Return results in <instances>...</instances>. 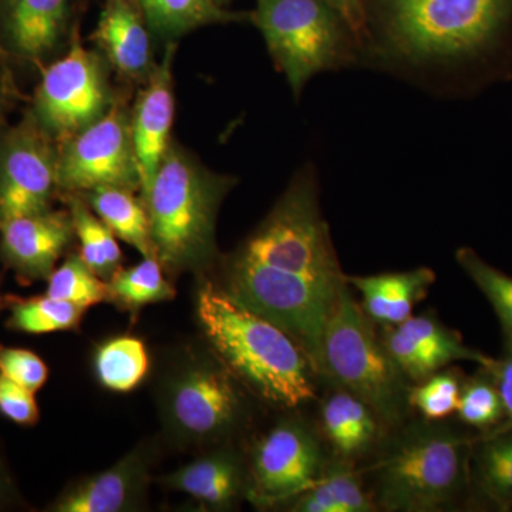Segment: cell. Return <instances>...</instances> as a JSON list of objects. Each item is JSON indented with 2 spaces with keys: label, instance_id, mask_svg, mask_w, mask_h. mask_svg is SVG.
<instances>
[{
  "label": "cell",
  "instance_id": "1",
  "mask_svg": "<svg viewBox=\"0 0 512 512\" xmlns=\"http://www.w3.org/2000/svg\"><path fill=\"white\" fill-rule=\"evenodd\" d=\"M362 64L477 94L512 77V0H367Z\"/></svg>",
  "mask_w": 512,
  "mask_h": 512
},
{
  "label": "cell",
  "instance_id": "2",
  "mask_svg": "<svg viewBox=\"0 0 512 512\" xmlns=\"http://www.w3.org/2000/svg\"><path fill=\"white\" fill-rule=\"evenodd\" d=\"M197 315L215 357L256 396L285 409L315 399L311 363L284 329L211 282L198 291Z\"/></svg>",
  "mask_w": 512,
  "mask_h": 512
},
{
  "label": "cell",
  "instance_id": "3",
  "mask_svg": "<svg viewBox=\"0 0 512 512\" xmlns=\"http://www.w3.org/2000/svg\"><path fill=\"white\" fill-rule=\"evenodd\" d=\"M238 180L214 173L171 141L141 200L150 220L154 255L168 274L210 264L217 252L218 211Z\"/></svg>",
  "mask_w": 512,
  "mask_h": 512
},
{
  "label": "cell",
  "instance_id": "4",
  "mask_svg": "<svg viewBox=\"0 0 512 512\" xmlns=\"http://www.w3.org/2000/svg\"><path fill=\"white\" fill-rule=\"evenodd\" d=\"M477 436L436 421L407 427L375 468L376 505L389 512L451 510L470 494Z\"/></svg>",
  "mask_w": 512,
  "mask_h": 512
},
{
  "label": "cell",
  "instance_id": "5",
  "mask_svg": "<svg viewBox=\"0 0 512 512\" xmlns=\"http://www.w3.org/2000/svg\"><path fill=\"white\" fill-rule=\"evenodd\" d=\"M232 256L339 292L346 275L320 211L319 178L313 164L303 165L265 220Z\"/></svg>",
  "mask_w": 512,
  "mask_h": 512
},
{
  "label": "cell",
  "instance_id": "6",
  "mask_svg": "<svg viewBox=\"0 0 512 512\" xmlns=\"http://www.w3.org/2000/svg\"><path fill=\"white\" fill-rule=\"evenodd\" d=\"M251 20L295 97L315 74L362 64V42L325 0H256Z\"/></svg>",
  "mask_w": 512,
  "mask_h": 512
},
{
  "label": "cell",
  "instance_id": "7",
  "mask_svg": "<svg viewBox=\"0 0 512 512\" xmlns=\"http://www.w3.org/2000/svg\"><path fill=\"white\" fill-rule=\"evenodd\" d=\"M373 325L346 282L323 333L322 373L363 400L380 423L394 426L410 407L409 387Z\"/></svg>",
  "mask_w": 512,
  "mask_h": 512
},
{
  "label": "cell",
  "instance_id": "8",
  "mask_svg": "<svg viewBox=\"0 0 512 512\" xmlns=\"http://www.w3.org/2000/svg\"><path fill=\"white\" fill-rule=\"evenodd\" d=\"M113 104L103 56L74 39L69 53L43 72L29 111L43 131L62 143L101 119Z\"/></svg>",
  "mask_w": 512,
  "mask_h": 512
},
{
  "label": "cell",
  "instance_id": "9",
  "mask_svg": "<svg viewBox=\"0 0 512 512\" xmlns=\"http://www.w3.org/2000/svg\"><path fill=\"white\" fill-rule=\"evenodd\" d=\"M57 187L67 195L100 187L140 190L131 110L126 104L114 101L101 119L59 143Z\"/></svg>",
  "mask_w": 512,
  "mask_h": 512
},
{
  "label": "cell",
  "instance_id": "10",
  "mask_svg": "<svg viewBox=\"0 0 512 512\" xmlns=\"http://www.w3.org/2000/svg\"><path fill=\"white\" fill-rule=\"evenodd\" d=\"M59 143L28 111L15 126L0 123V224L52 210Z\"/></svg>",
  "mask_w": 512,
  "mask_h": 512
},
{
  "label": "cell",
  "instance_id": "11",
  "mask_svg": "<svg viewBox=\"0 0 512 512\" xmlns=\"http://www.w3.org/2000/svg\"><path fill=\"white\" fill-rule=\"evenodd\" d=\"M171 382L165 407L168 423L181 439L208 443L237 427L244 400L237 379L220 360H194Z\"/></svg>",
  "mask_w": 512,
  "mask_h": 512
},
{
  "label": "cell",
  "instance_id": "12",
  "mask_svg": "<svg viewBox=\"0 0 512 512\" xmlns=\"http://www.w3.org/2000/svg\"><path fill=\"white\" fill-rule=\"evenodd\" d=\"M325 463L319 441L306 424L281 421L254 448L249 498L261 507L293 500L319 480Z\"/></svg>",
  "mask_w": 512,
  "mask_h": 512
},
{
  "label": "cell",
  "instance_id": "13",
  "mask_svg": "<svg viewBox=\"0 0 512 512\" xmlns=\"http://www.w3.org/2000/svg\"><path fill=\"white\" fill-rule=\"evenodd\" d=\"M384 348L406 379L419 383L456 362L488 367L494 357L467 346L456 330L434 315L410 316L399 325L383 326Z\"/></svg>",
  "mask_w": 512,
  "mask_h": 512
},
{
  "label": "cell",
  "instance_id": "14",
  "mask_svg": "<svg viewBox=\"0 0 512 512\" xmlns=\"http://www.w3.org/2000/svg\"><path fill=\"white\" fill-rule=\"evenodd\" d=\"M74 237L69 210L13 218L0 224V261L19 284L47 281Z\"/></svg>",
  "mask_w": 512,
  "mask_h": 512
},
{
  "label": "cell",
  "instance_id": "15",
  "mask_svg": "<svg viewBox=\"0 0 512 512\" xmlns=\"http://www.w3.org/2000/svg\"><path fill=\"white\" fill-rule=\"evenodd\" d=\"M175 43H168L163 60L154 66L146 87L131 110V136L140 171L141 197L150 190L171 144L174 121L173 63Z\"/></svg>",
  "mask_w": 512,
  "mask_h": 512
},
{
  "label": "cell",
  "instance_id": "16",
  "mask_svg": "<svg viewBox=\"0 0 512 512\" xmlns=\"http://www.w3.org/2000/svg\"><path fill=\"white\" fill-rule=\"evenodd\" d=\"M74 0H0V35L10 55L37 63L60 46Z\"/></svg>",
  "mask_w": 512,
  "mask_h": 512
},
{
  "label": "cell",
  "instance_id": "17",
  "mask_svg": "<svg viewBox=\"0 0 512 512\" xmlns=\"http://www.w3.org/2000/svg\"><path fill=\"white\" fill-rule=\"evenodd\" d=\"M150 32L136 0H106L93 40L121 76L147 80L156 66Z\"/></svg>",
  "mask_w": 512,
  "mask_h": 512
},
{
  "label": "cell",
  "instance_id": "18",
  "mask_svg": "<svg viewBox=\"0 0 512 512\" xmlns=\"http://www.w3.org/2000/svg\"><path fill=\"white\" fill-rule=\"evenodd\" d=\"M147 484V458L133 451L116 466L72 485L52 504L56 512L131 510Z\"/></svg>",
  "mask_w": 512,
  "mask_h": 512
},
{
  "label": "cell",
  "instance_id": "19",
  "mask_svg": "<svg viewBox=\"0 0 512 512\" xmlns=\"http://www.w3.org/2000/svg\"><path fill=\"white\" fill-rule=\"evenodd\" d=\"M346 282L362 295L360 306L373 322L393 326L413 316L414 306L426 298L436 274L421 266L412 271L346 276Z\"/></svg>",
  "mask_w": 512,
  "mask_h": 512
},
{
  "label": "cell",
  "instance_id": "20",
  "mask_svg": "<svg viewBox=\"0 0 512 512\" xmlns=\"http://www.w3.org/2000/svg\"><path fill=\"white\" fill-rule=\"evenodd\" d=\"M165 484L204 507L227 510L248 490V477L235 454L218 451L181 467L165 478Z\"/></svg>",
  "mask_w": 512,
  "mask_h": 512
},
{
  "label": "cell",
  "instance_id": "21",
  "mask_svg": "<svg viewBox=\"0 0 512 512\" xmlns=\"http://www.w3.org/2000/svg\"><path fill=\"white\" fill-rule=\"evenodd\" d=\"M468 500L480 510L512 511V429L476 437Z\"/></svg>",
  "mask_w": 512,
  "mask_h": 512
},
{
  "label": "cell",
  "instance_id": "22",
  "mask_svg": "<svg viewBox=\"0 0 512 512\" xmlns=\"http://www.w3.org/2000/svg\"><path fill=\"white\" fill-rule=\"evenodd\" d=\"M322 429L343 460L363 456L376 443L380 420L355 394L340 389L322 406Z\"/></svg>",
  "mask_w": 512,
  "mask_h": 512
},
{
  "label": "cell",
  "instance_id": "23",
  "mask_svg": "<svg viewBox=\"0 0 512 512\" xmlns=\"http://www.w3.org/2000/svg\"><path fill=\"white\" fill-rule=\"evenodd\" d=\"M134 192L121 187H100L79 195L117 238L136 248L144 258L156 256L146 204Z\"/></svg>",
  "mask_w": 512,
  "mask_h": 512
},
{
  "label": "cell",
  "instance_id": "24",
  "mask_svg": "<svg viewBox=\"0 0 512 512\" xmlns=\"http://www.w3.org/2000/svg\"><path fill=\"white\" fill-rule=\"evenodd\" d=\"M148 28L165 39H174L202 26L241 20L215 0H136Z\"/></svg>",
  "mask_w": 512,
  "mask_h": 512
},
{
  "label": "cell",
  "instance_id": "25",
  "mask_svg": "<svg viewBox=\"0 0 512 512\" xmlns=\"http://www.w3.org/2000/svg\"><path fill=\"white\" fill-rule=\"evenodd\" d=\"M67 205L72 215L74 234L82 247L80 255L94 274L109 281L123 259L116 235L97 217L82 195H67Z\"/></svg>",
  "mask_w": 512,
  "mask_h": 512
},
{
  "label": "cell",
  "instance_id": "26",
  "mask_svg": "<svg viewBox=\"0 0 512 512\" xmlns=\"http://www.w3.org/2000/svg\"><path fill=\"white\" fill-rule=\"evenodd\" d=\"M5 308H8L10 313L6 326L29 335H46L76 329L86 312L82 306L60 301L47 293L30 298L5 296Z\"/></svg>",
  "mask_w": 512,
  "mask_h": 512
},
{
  "label": "cell",
  "instance_id": "27",
  "mask_svg": "<svg viewBox=\"0 0 512 512\" xmlns=\"http://www.w3.org/2000/svg\"><path fill=\"white\" fill-rule=\"evenodd\" d=\"M107 284L110 302L133 313L151 303L171 301L175 296V288L165 278L163 265L156 256H146L130 268L120 266Z\"/></svg>",
  "mask_w": 512,
  "mask_h": 512
},
{
  "label": "cell",
  "instance_id": "28",
  "mask_svg": "<svg viewBox=\"0 0 512 512\" xmlns=\"http://www.w3.org/2000/svg\"><path fill=\"white\" fill-rule=\"evenodd\" d=\"M94 367L100 383L111 392L128 393L146 379L150 357L143 340L119 336L97 349Z\"/></svg>",
  "mask_w": 512,
  "mask_h": 512
},
{
  "label": "cell",
  "instance_id": "29",
  "mask_svg": "<svg viewBox=\"0 0 512 512\" xmlns=\"http://www.w3.org/2000/svg\"><path fill=\"white\" fill-rule=\"evenodd\" d=\"M456 413L464 426L480 434L490 433L503 423V399L488 367L480 366L476 375L464 380Z\"/></svg>",
  "mask_w": 512,
  "mask_h": 512
},
{
  "label": "cell",
  "instance_id": "30",
  "mask_svg": "<svg viewBox=\"0 0 512 512\" xmlns=\"http://www.w3.org/2000/svg\"><path fill=\"white\" fill-rule=\"evenodd\" d=\"M47 295L87 309L97 303L110 302L109 284L84 262L82 255L72 254L47 279Z\"/></svg>",
  "mask_w": 512,
  "mask_h": 512
},
{
  "label": "cell",
  "instance_id": "31",
  "mask_svg": "<svg viewBox=\"0 0 512 512\" xmlns=\"http://www.w3.org/2000/svg\"><path fill=\"white\" fill-rule=\"evenodd\" d=\"M456 261L493 306L503 336L512 338V276L488 264L473 248H458Z\"/></svg>",
  "mask_w": 512,
  "mask_h": 512
},
{
  "label": "cell",
  "instance_id": "32",
  "mask_svg": "<svg viewBox=\"0 0 512 512\" xmlns=\"http://www.w3.org/2000/svg\"><path fill=\"white\" fill-rule=\"evenodd\" d=\"M464 379L456 370H440L409 389V406L427 421H441L457 412Z\"/></svg>",
  "mask_w": 512,
  "mask_h": 512
},
{
  "label": "cell",
  "instance_id": "33",
  "mask_svg": "<svg viewBox=\"0 0 512 512\" xmlns=\"http://www.w3.org/2000/svg\"><path fill=\"white\" fill-rule=\"evenodd\" d=\"M320 481L329 488L336 498L342 512H372L377 505L370 495H367L360 481L359 474L350 467L346 460L325 463Z\"/></svg>",
  "mask_w": 512,
  "mask_h": 512
},
{
  "label": "cell",
  "instance_id": "34",
  "mask_svg": "<svg viewBox=\"0 0 512 512\" xmlns=\"http://www.w3.org/2000/svg\"><path fill=\"white\" fill-rule=\"evenodd\" d=\"M0 375L36 393L45 386L49 367L32 350L0 345Z\"/></svg>",
  "mask_w": 512,
  "mask_h": 512
},
{
  "label": "cell",
  "instance_id": "35",
  "mask_svg": "<svg viewBox=\"0 0 512 512\" xmlns=\"http://www.w3.org/2000/svg\"><path fill=\"white\" fill-rule=\"evenodd\" d=\"M0 414L19 426H35L40 419L35 393L0 375Z\"/></svg>",
  "mask_w": 512,
  "mask_h": 512
},
{
  "label": "cell",
  "instance_id": "36",
  "mask_svg": "<svg viewBox=\"0 0 512 512\" xmlns=\"http://www.w3.org/2000/svg\"><path fill=\"white\" fill-rule=\"evenodd\" d=\"M493 375L498 392L501 394L504 404V421L491 430L490 433L512 429V338L503 336V350L501 355L494 357L493 363L488 366Z\"/></svg>",
  "mask_w": 512,
  "mask_h": 512
},
{
  "label": "cell",
  "instance_id": "37",
  "mask_svg": "<svg viewBox=\"0 0 512 512\" xmlns=\"http://www.w3.org/2000/svg\"><path fill=\"white\" fill-rule=\"evenodd\" d=\"M329 5L338 10L340 15L346 19L350 28L355 30L362 45H365L367 32V0H325Z\"/></svg>",
  "mask_w": 512,
  "mask_h": 512
},
{
  "label": "cell",
  "instance_id": "38",
  "mask_svg": "<svg viewBox=\"0 0 512 512\" xmlns=\"http://www.w3.org/2000/svg\"><path fill=\"white\" fill-rule=\"evenodd\" d=\"M16 498L18 495H16L15 484H13L12 476H10L2 454H0V508L8 507Z\"/></svg>",
  "mask_w": 512,
  "mask_h": 512
},
{
  "label": "cell",
  "instance_id": "39",
  "mask_svg": "<svg viewBox=\"0 0 512 512\" xmlns=\"http://www.w3.org/2000/svg\"><path fill=\"white\" fill-rule=\"evenodd\" d=\"M15 96V90L12 89V84L8 80L0 84V123H3V117L12 109Z\"/></svg>",
  "mask_w": 512,
  "mask_h": 512
},
{
  "label": "cell",
  "instance_id": "40",
  "mask_svg": "<svg viewBox=\"0 0 512 512\" xmlns=\"http://www.w3.org/2000/svg\"><path fill=\"white\" fill-rule=\"evenodd\" d=\"M5 308V298H2V293H0V311Z\"/></svg>",
  "mask_w": 512,
  "mask_h": 512
},
{
  "label": "cell",
  "instance_id": "41",
  "mask_svg": "<svg viewBox=\"0 0 512 512\" xmlns=\"http://www.w3.org/2000/svg\"><path fill=\"white\" fill-rule=\"evenodd\" d=\"M3 52V43H2V35H0V56H2Z\"/></svg>",
  "mask_w": 512,
  "mask_h": 512
},
{
  "label": "cell",
  "instance_id": "42",
  "mask_svg": "<svg viewBox=\"0 0 512 512\" xmlns=\"http://www.w3.org/2000/svg\"><path fill=\"white\" fill-rule=\"evenodd\" d=\"M215 2L220 3V5H222V3L229 2V0H215Z\"/></svg>",
  "mask_w": 512,
  "mask_h": 512
}]
</instances>
